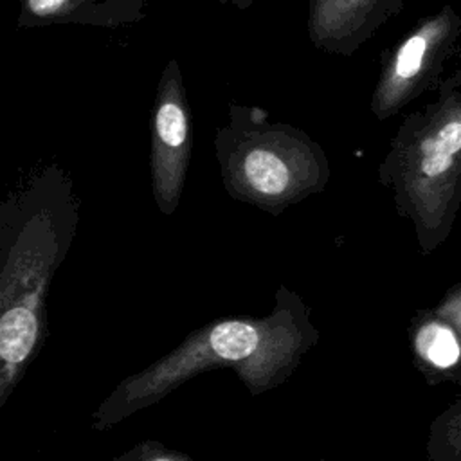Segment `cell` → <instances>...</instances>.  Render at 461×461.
I'll list each match as a JSON object with an SVG mask.
<instances>
[{"instance_id":"cell-1","label":"cell","mask_w":461,"mask_h":461,"mask_svg":"<svg viewBox=\"0 0 461 461\" xmlns=\"http://www.w3.org/2000/svg\"><path fill=\"white\" fill-rule=\"evenodd\" d=\"M72 180L50 167L0 200V412L49 335V292L77 232Z\"/></svg>"},{"instance_id":"cell-2","label":"cell","mask_w":461,"mask_h":461,"mask_svg":"<svg viewBox=\"0 0 461 461\" xmlns=\"http://www.w3.org/2000/svg\"><path fill=\"white\" fill-rule=\"evenodd\" d=\"M315 339L308 310L297 295L283 290L268 317L205 324L167 355L122 378L92 412V429L115 427L207 369L230 367L258 394L281 384Z\"/></svg>"},{"instance_id":"cell-3","label":"cell","mask_w":461,"mask_h":461,"mask_svg":"<svg viewBox=\"0 0 461 461\" xmlns=\"http://www.w3.org/2000/svg\"><path fill=\"white\" fill-rule=\"evenodd\" d=\"M187 115L175 95H164L155 110L151 175L157 207L171 214L182 193L185 171Z\"/></svg>"},{"instance_id":"cell-4","label":"cell","mask_w":461,"mask_h":461,"mask_svg":"<svg viewBox=\"0 0 461 461\" xmlns=\"http://www.w3.org/2000/svg\"><path fill=\"white\" fill-rule=\"evenodd\" d=\"M411 348L420 371L429 380H450L461 385V339L434 310L414 319Z\"/></svg>"},{"instance_id":"cell-5","label":"cell","mask_w":461,"mask_h":461,"mask_svg":"<svg viewBox=\"0 0 461 461\" xmlns=\"http://www.w3.org/2000/svg\"><path fill=\"white\" fill-rule=\"evenodd\" d=\"M241 175L249 191L263 198L267 205H281V200L292 193V171L288 164L267 148H254L245 155Z\"/></svg>"},{"instance_id":"cell-6","label":"cell","mask_w":461,"mask_h":461,"mask_svg":"<svg viewBox=\"0 0 461 461\" xmlns=\"http://www.w3.org/2000/svg\"><path fill=\"white\" fill-rule=\"evenodd\" d=\"M461 151V121L445 122L432 137L421 144V155L418 160V178L423 182H436L445 178L456 166V155ZM423 185L405 209L407 216L414 207Z\"/></svg>"},{"instance_id":"cell-7","label":"cell","mask_w":461,"mask_h":461,"mask_svg":"<svg viewBox=\"0 0 461 461\" xmlns=\"http://www.w3.org/2000/svg\"><path fill=\"white\" fill-rule=\"evenodd\" d=\"M427 461H461V396L430 425Z\"/></svg>"},{"instance_id":"cell-8","label":"cell","mask_w":461,"mask_h":461,"mask_svg":"<svg viewBox=\"0 0 461 461\" xmlns=\"http://www.w3.org/2000/svg\"><path fill=\"white\" fill-rule=\"evenodd\" d=\"M90 0H23L20 23L72 20Z\"/></svg>"},{"instance_id":"cell-9","label":"cell","mask_w":461,"mask_h":461,"mask_svg":"<svg viewBox=\"0 0 461 461\" xmlns=\"http://www.w3.org/2000/svg\"><path fill=\"white\" fill-rule=\"evenodd\" d=\"M112 461H193L187 454L167 448L164 443L157 439H144L113 457Z\"/></svg>"},{"instance_id":"cell-10","label":"cell","mask_w":461,"mask_h":461,"mask_svg":"<svg viewBox=\"0 0 461 461\" xmlns=\"http://www.w3.org/2000/svg\"><path fill=\"white\" fill-rule=\"evenodd\" d=\"M427 50V36L425 32H418L414 36H411L403 45L402 49L398 50V56H396V76L398 77H412L420 67H421V61H423V54Z\"/></svg>"},{"instance_id":"cell-11","label":"cell","mask_w":461,"mask_h":461,"mask_svg":"<svg viewBox=\"0 0 461 461\" xmlns=\"http://www.w3.org/2000/svg\"><path fill=\"white\" fill-rule=\"evenodd\" d=\"M434 312L447 321L461 339V283L447 292L445 299Z\"/></svg>"}]
</instances>
